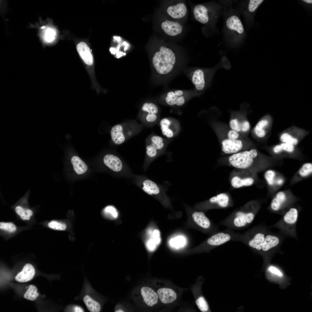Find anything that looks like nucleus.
I'll return each instance as SVG.
<instances>
[{"mask_svg": "<svg viewBox=\"0 0 312 312\" xmlns=\"http://www.w3.org/2000/svg\"><path fill=\"white\" fill-rule=\"evenodd\" d=\"M152 64L156 72L161 76H166L174 70L177 57L175 52L169 47L161 46L153 54Z\"/></svg>", "mask_w": 312, "mask_h": 312, "instance_id": "1", "label": "nucleus"}, {"mask_svg": "<svg viewBox=\"0 0 312 312\" xmlns=\"http://www.w3.org/2000/svg\"><path fill=\"white\" fill-rule=\"evenodd\" d=\"M250 204H247L237 209L220 224L233 230H240L245 228L253 221L256 212Z\"/></svg>", "mask_w": 312, "mask_h": 312, "instance_id": "2", "label": "nucleus"}, {"mask_svg": "<svg viewBox=\"0 0 312 312\" xmlns=\"http://www.w3.org/2000/svg\"><path fill=\"white\" fill-rule=\"evenodd\" d=\"M258 155L256 149L244 150L227 157L226 163L236 169L246 170L252 166Z\"/></svg>", "mask_w": 312, "mask_h": 312, "instance_id": "3", "label": "nucleus"}, {"mask_svg": "<svg viewBox=\"0 0 312 312\" xmlns=\"http://www.w3.org/2000/svg\"><path fill=\"white\" fill-rule=\"evenodd\" d=\"M216 70L202 68L194 69L190 77L197 92H201L208 86Z\"/></svg>", "mask_w": 312, "mask_h": 312, "instance_id": "4", "label": "nucleus"}, {"mask_svg": "<svg viewBox=\"0 0 312 312\" xmlns=\"http://www.w3.org/2000/svg\"><path fill=\"white\" fill-rule=\"evenodd\" d=\"M140 236L149 251L154 250L161 242L160 231L158 229L153 230L150 227H147L141 231Z\"/></svg>", "mask_w": 312, "mask_h": 312, "instance_id": "5", "label": "nucleus"}, {"mask_svg": "<svg viewBox=\"0 0 312 312\" xmlns=\"http://www.w3.org/2000/svg\"><path fill=\"white\" fill-rule=\"evenodd\" d=\"M221 144L222 151L227 154L231 155L244 150L245 144L242 138L233 139L225 137Z\"/></svg>", "mask_w": 312, "mask_h": 312, "instance_id": "6", "label": "nucleus"}, {"mask_svg": "<svg viewBox=\"0 0 312 312\" xmlns=\"http://www.w3.org/2000/svg\"><path fill=\"white\" fill-rule=\"evenodd\" d=\"M233 204L231 199L225 193H220L212 197L205 204L209 208L217 209L227 208L232 206Z\"/></svg>", "mask_w": 312, "mask_h": 312, "instance_id": "7", "label": "nucleus"}, {"mask_svg": "<svg viewBox=\"0 0 312 312\" xmlns=\"http://www.w3.org/2000/svg\"><path fill=\"white\" fill-rule=\"evenodd\" d=\"M232 174L230 183L232 187L238 188L244 186H249L254 183V179L244 176V170L237 169Z\"/></svg>", "mask_w": 312, "mask_h": 312, "instance_id": "8", "label": "nucleus"}, {"mask_svg": "<svg viewBox=\"0 0 312 312\" xmlns=\"http://www.w3.org/2000/svg\"><path fill=\"white\" fill-rule=\"evenodd\" d=\"M187 94L181 90L171 91L166 94L165 100L166 103L171 106H180L185 102Z\"/></svg>", "mask_w": 312, "mask_h": 312, "instance_id": "9", "label": "nucleus"}, {"mask_svg": "<svg viewBox=\"0 0 312 312\" xmlns=\"http://www.w3.org/2000/svg\"><path fill=\"white\" fill-rule=\"evenodd\" d=\"M164 140L161 137L154 135L151 138L150 142L146 146V152L147 156L151 158L155 157L158 151L164 146Z\"/></svg>", "mask_w": 312, "mask_h": 312, "instance_id": "10", "label": "nucleus"}, {"mask_svg": "<svg viewBox=\"0 0 312 312\" xmlns=\"http://www.w3.org/2000/svg\"><path fill=\"white\" fill-rule=\"evenodd\" d=\"M163 31L167 35L174 36L180 34L183 30V27L179 23L166 20L161 24Z\"/></svg>", "mask_w": 312, "mask_h": 312, "instance_id": "11", "label": "nucleus"}, {"mask_svg": "<svg viewBox=\"0 0 312 312\" xmlns=\"http://www.w3.org/2000/svg\"><path fill=\"white\" fill-rule=\"evenodd\" d=\"M235 116L231 118L229 121V126L231 129L239 133H245L248 132L250 127L249 121L246 120H239L238 113L234 114Z\"/></svg>", "mask_w": 312, "mask_h": 312, "instance_id": "12", "label": "nucleus"}, {"mask_svg": "<svg viewBox=\"0 0 312 312\" xmlns=\"http://www.w3.org/2000/svg\"><path fill=\"white\" fill-rule=\"evenodd\" d=\"M185 5L183 3L169 6L166 9L168 15L174 19H179L184 17L187 13Z\"/></svg>", "mask_w": 312, "mask_h": 312, "instance_id": "13", "label": "nucleus"}, {"mask_svg": "<svg viewBox=\"0 0 312 312\" xmlns=\"http://www.w3.org/2000/svg\"><path fill=\"white\" fill-rule=\"evenodd\" d=\"M192 217L196 224L202 229L208 230L212 228L216 231H218V228L212 227L210 221L203 212H194L192 214Z\"/></svg>", "mask_w": 312, "mask_h": 312, "instance_id": "14", "label": "nucleus"}, {"mask_svg": "<svg viewBox=\"0 0 312 312\" xmlns=\"http://www.w3.org/2000/svg\"><path fill=\"white\" fill-rule=\"evenodd\" d=\"M35 270L34 266L31 264L27 263L23 267L21 272L18 273L15 277L17 281L24 283L31 280L34 277Z\"/></svg>", "mask_w": 312, "mask_h": 312, "instance_id": "15", "label": "nucleus"}, {"mask_svg": "<svg viewBox=\"0 0 312 312\" xmlns=\"http://www.w3.org/2000/svg\"><path fill=\"white\" fill-rule=\"evenodd\" d=\"M104 164L112 170L120 171L122 168V164L120 159L118 157L111 154H107L104 157Z\"/></svg>", "mask_w": 312, "mask_h": 312, "instance_id": "16", "label": "nucleus"}, {"mask_svg": "<svg viewBox=\"0 0 312 312\" xmlns=\"http://www.w3.org/2000/svg\"><path fill=\"white\" fill-rule=\"evenodd\" d=\"M142 296L146 304L152 307L157 303L158 296L157 294L151 288L144 287L141 289Z\"/></svg>", "mask_w": 312, "mask_h": 312, "instance_id": "17", "label": "nucleus"}, {"mask_svg": "<svg viewBox=\"0 0 312 312\" xmlns=\"http://www.w3.org/2000/svg\"><path fill=\"white\" fill-rule=\"evenodd\" d=\"M77 49L79 54L84 62L88 65H92L93 58L90 49L85 42H81L77 45Z\"/></svg>", "mask_w": 312, "mask_h": 312, "instance_id": "18", "label": "nucleus"}, {"mask_svg": "<svg viewBox=\"0 0 312 312\" xmlns=\"http://www.w3.org/2000/svg\"><path fill=\"white\" fill-rule=\"evenodd\" d=\"M159 299L162 303L169 304L174 301L177 298L176 292L173 290L166 288L159 289L157 291Z\"/></svg>", "mask_w": 312, "mask_h": 312, "instance_id": "19", "label": "nucleus"}, {"mask_svg": "<svg viewBox=\"0 0 312 312\" xmlns=\"http://www.w3.org/2000/svg\"><path fill=\"white\" fill-rule=\"evenodd\" d=\"M193 13L195 18L202 24L207 23L209 20L208 10L206 8L201 4L196 5L193 9Z\"/></svg>", "mask_w": 312, "mask_h": 312, "instance_id": "20", "label": "nucleus"}, {"mask_svg": "<svg viewBox=\"0 0 312 312\" xmlns=\"http://www.w3.org/2000/svg\"><path fill=\"white\" fill-rule=\"evenodd\" d=\"M122 126L118 124L112 127L110 134L112 140L115 144L119 145L124 142L125 137L123 133Z\"/></svg>", "mask_w": 312, "mask_h": 312, "instance_id": "21", "label": "nucleus"}, {"mask_svg": "<svg viewBox=\"0 0 312 312\" xmlns=\"http://www.w3.org/2000/svg\"><path fill=\"white\" fill-rule=\"evenodd\" d=\"M226 25L230 29L235 31L239 34L242 33L244 28L239 18L233 15L229 17L226 20Z\"/></svg>", "mask_w": 312, "mask_h": 312, "instance_id": "22", "label": "nucleus"}, {"mask_svg": "<svg viewBox=\"0 0 312 312\" xmlns=\"http://www.w3.org/2000/svg\"><path fill=\"white\" fill-rule=\"evenodd\" d=\"M142 189L151 195H158L161 192L159 187L155 183L148 179L143 181Z\"/></svg>", "mask_w": 312, "mask_h": 312, "instance_id": "23", "label": "nucleus"}, {"mask_svg": "<svg viewBox=\"0 0 312 312\" xmlns=\"http://www.w3.org/2000/svg\"><path fill=\"white\" fill-rule=\"evenodd\" d=\"M279 238L276 235L267 233L261 250L266 252L276 247L279 243Z\"/></svg>", "mask_w": 312, "mask_h": 312, "instance_id": "24", "label": "nucleus"}, {"mask_svg": "<svg viewBox=\"0 0 312 312\" xmlns=\"http://www.w3.org/2000/svg\"><path fill=\"white\" fill-rule=\"evenodd\" d=\"M71 161L74 170L77 174H83L87 170V165L79 157L73 156L71 158Z\"/></svg>", "mask_w": 312, "mask_h": 312, "instance_id": "25", "label": "nucleus"}, {"mask_svg": "<svg viewBox=\"0 0 312 312\" xmlns=\"http://www.w3.org/2000/svg\"><path fill=\"white\" fill-rule=\"evenodd\" d=\"M298 217L297 210L294 208H290L285 213L283 218V222L288 226L294 225L297 221Z\"/></svg>", "mask_w": 312, "mask_h": 312, "instance_id": "26", "label": "nucleus"}, {"mask_svg": "<svg viewBox=\"0 0 312 312\" xmlns=\"http://www.w3.org/2000/svg\"><path fill=\"white\" fill-rule=\"evenodd\" d=\"M172 123L171 120L166 118L161 119L159 123L162 134L168 138H172L174 135L173 131L170 128Z\"/></svg>", "mask_w": 312, "mask_h": 312, "instance_id": "27", "label": "nucleus"}, {"mask_svg": "<svg viewBox=\"0 0 312 312\" xmlns=\"http://www.w3.org/2000/svg\"><path fill=\"white\" fill-rule=\"evenodd\" d=\"M14 210L16 214L23 220H29L33 214V211L31 209L20 205L16 206Z\"/></svg>", "mask_w": 312, "mask_h": 312, "instance_id": "28", "label": "nucleus"}, {"mask_svg": "<svg viewBox=\"0 0 312 312\" xmlns=\"http://www.w3.org/2000/svg\"><path fill=\"white\" fill-rule=\"evenodd\" d=\"M102 214L104 218L111 220H117L119 218V216L117 209L111 205L105 207L102 211Z\"/></svg>", "mask_w": 312, "mask_h": 312, "instance_id": "29", "label": "nucleus"}, {"mask_svg": "<svg viewBox=\"0 0 312 312\" xmlns=\"http://www.w3.org/2000/svg\"><path fill=\"white\" fill-rule=\"evenodd\" d=\"M286 199V196L283 192H280L276 194L272 201L271 207L274 211L279 210Z\"/></svg>", "mask_w": 312, "mask_h": 312, "instance_id": "30", "label": "nucleus"}, {"mask_svg": "<svg viewBox=\"0 0 312 312\" xmlns=\"http://www.w3.org/2000/svg\"><path fill=\"white\" fill-rule=\"evenodd\" d=\"M83 302L89 310L92 312H99L101 309L100 304L88 295L85 296L83 298Z\"/></svg>", "mask_w": 312, "mask_h": 312, "instance_id": "31", "label": "nucleus"}, {"mask_svg": "<svg viewBox=\"0 0 312 312\" xmlns=\"http://www.w3.org/2000/svg\"><path fill=\"white\" fill-rule=\"evenodd\" d=\"M280 138L282 142L288 143L294 146L297 145L299 141L298 138L291 133L288 132H284L281 134Z\"/></svg>", "mask_w": 312, "mask_h": 312, "instance_id": "32", "label": "nucleus"}, {"mask_svg": "<svg viewBox=\"0 0 312 312\" xmlns=\"http://www.w3.org/2000/svg\"><path fill=\"white\" fill-rule=\"evenodd\" d=\"M37 291V289L35 285H29L24 295V298L31 301L35 300L39 294Z\"/></svg>", "mask_w": 312, "mask_h": 312, "instance_id": "33", "label": "nucleus"}, {"mask_svg": "<svg viewBox=\"0 0 312 312\" xmlns=\"http://www.w3.org/2000/svg\"><path fill=\"white\" fill-rule=\"evenodd\" d=\"M294 146L288 143L282 142L281 144L274 146L273 148V151L276 153H278L282 151L291 152L294 150Z\"/></svg>", "mask_w": 312, "mask_h": 312, "instance_id": "34", "label": "nucleus"}, {"mask_svg": "<svg viewBox=\"0 0 312 312\" xmlns=\"http://www.w3.org/2000/svg\"><path fill=\"white\" fill-rule=\"evenodd\" d=\"M142 109L143 111L148 114H157L158 112L157 106L152 103H146L142 105Z\"/></svg>", "mask_w": 312, "mask_h": 312, "instance_id": "35", "label": "nucleus"}, {"mask_svg": "<svg viewBox=\"0 0 312 312\" xmlns=\"http://www.w3.org/2000/svg\"><path fill=\"white\" fill-rule=\"evenodd\" d=\"M48 226L50 228L57 230L64 231L66 230L67 226L64 223L56 220H52L48 224Z\"/></svg>", "mask_w": 312, "mask_h": 312, "instance_id": "36", "label": "nucleus"}, {"mask_svg": "<svg viewBox=\"0 0 312 312\" xmlns=\"http://www.w3.org/2000/svg\"><path fill=\"white\" fill-rule=\"evenodd\" d=\"M196 304L202 312H207L208 311V304L203 297L201 296L198 298L196 300Z\"/></svg>", "mask_w": 312, "mask_h": 312, "instance_id": "37", "label": "nucleus"}, {"mask_svg": "<svg viewBox=\"0 0 312 312\" xmlns=\"http://www.w3.org/2000/svg\"><path fill=\"white\" fill-rule=\"evenodd\" d=\"M0 229L10 233L15 232L16 229L15 225L12 222H0Z\"/></svg>", "mask_w": 312, "mask_h": 312, "instance_id": "38", "label": "nucleus"}, {"mask_svg": "<svg viewBox=\"0 0 312 312\" xmlns=\"http://www.w3.org/2000/svg\"><path fill=\"white\" fill-rule=\"evenodd\" d=\"M312 164L310 163L304 164L300 169L299 173L302 177H305L312 172Z\"/></svg>", "mask_w": 312, "mask_h": 312, "instance_id": "39", "label": "nucleus"}, {"mask_svg": "<svg viewBox=\"0 0 312 312\" xmlns=\"http://www.w3.org/2000/svg\"><path fill=\"white\" fill-rule=\"evenodd\" d=\"M269 125V121L267 118L259 120L256 125L254 129L266 131V128Z\"/></svg>", "mask_w": 312, "mask_h": 312, "instance_id": "40", "label": "nucleus"}, {"mask_svg": "<svg viewBox=\"0 0 312 312\" xmlns=\"http://www.w3.org/2000/svg\"><path fill=\"white\" fill-rule=\"evenodd\" d=\"M55 32L53 29L51 28L47 29L44 34L45 40L48 42L53 41L55 38Z\"/></svg>", "mask_w": 312, "mask_h": 312, "instance_id": "41", "label": "nucleus"}, {"mask_svg": "<svg viewBox=\"0 0 312 312\" xmlns=\"http://www.w3.org/2000/svg\"><path fill=\"white\" fill-rule=\"evenodd\" d=\"M263 1V0H250L248 5L249 11L252 12L255 11Z\"/></svg>", "mask_w": 312, "mask_h": 312, "instance_id": "42", "label": "nucleus"}, {"mask_svg": "<svg viewBox=\"0 0 312 312\" xmlns=\"http://www.w3.org/2000/svg\"><path fill=\"white\" fill-rule=\"evenodd\" d=\"M226 137L227 138L237 139L241 138L240 134L237 131L230 129L226 133Z\"/></svg>", "mask_w": 312, "mask_h": 312, "instance_id": "43", "label": "nucleus"}, {"mask_svg": "<svg viewBox=\"0 0 312 312\" xmlns=\"http://www.w3.org/2000/svg\"><path fill=\"white\" fill-rule=\"evenodd\" d=\"M275 173L272 170H268L265 173V177L268 183L270 185L273 184Z\"/></svg>", "mask_w": 312, "mask_h": 312, "instance_id": "44", "label": "nucleus"}, {"mask_svg": "<svg viewBox=\"0 0 312 312\" xmlns=\"http://www.w3.org/2000/svg\"><path fill=\"white\" fill-rule=\"evenodd\" d=\"M157 118V116L156 114L151 113L147 114L146 118V120L149 122H154Z\"/></svg>", "mask_w": 312, "mask_h": 312, "instance_id": "45", "label": "nucleus"}, {"mask_svg": "<svg viewBox=\"0 0 312 312\" xmlns=\"http://www.w3.org/2000/svg\"><path fill=\"white\" fill-rule=\"evenodd\" d=\"M268 269L272 273L276 274L279 276H283V274L281 272L279 269L275 267L271 266L269 267Z\"/></svg>", "mask_w": 312, "mask_h": 312, "instance_id": "46", "label": "nucleus"}, {"mask_svg": "<svg viewBox=\"0 0 312 312\" xmlns=\"http://www.w3.org/2000/svg\"><path fill=\"white\" fill-rule=\"evenodd\" d=\"M74 311L75 312H84L83 309L81 308L80 307L78 306H76L74 307Z\"/></svg>", "mask_w": 312, "mask_h": 312, "instance_id": "47", "label": "nucleus"}, {"mask_svg": "<svg viewBox=\"0 0 312 312\" xmlns=\"http://www.w3.org/2000/svg\"><path fill=\"white\" fill-rule=\"evenodd\" d=\"M303 1L304 2L308 3H312V0H304Z\"/></svg>", "mask_w": 312, "mask_h": 312, "instance_id": "48", "label": "nucleus"}, {"mask_svg": "<svg viewBox=\"0 0 312 312\" xmlns=\"http://www.w3.org/2000/svg\"><path fill=\"white\" fill-rule=\"evenodd\" d=\"M282 182H283V181H282V180H281V179H279V180H278V181H277V183L278 184H281L282 183Z\"/></svg>", "mask_w": 312, "mask_h": 312, "instance_id": "49", "label": "nucleus"}, {"mask_svg": "<svg viewBox=\"0 0 312 312\" xmlns=\"http://www.w3.org/2000/svg\"><path fill=\"white\" fill-rule=\"evenodd\" d=\"M127 134H128V135H129V136H130V135H131V134H132V133H131V131H129V132H128L127 133Z\"/></svg>", "mask_w": 312, "mask_h": 312, "instance_id": "50", "label": "nucleus"}, {"mask_svg": "<svg viewBox=\"0 0 312 312\" xmlns=\"http://www.w3.org/2000/svg\"><path fill=\"white\" fill-rule=\"evenodd\" d=\"M116 312H124V311H122V310H118L116 311Z\"/></svg>", "mask_w": 312, "mask_h": 312, "instance_id": "51", "label": "nucleus"}]
</instances>
